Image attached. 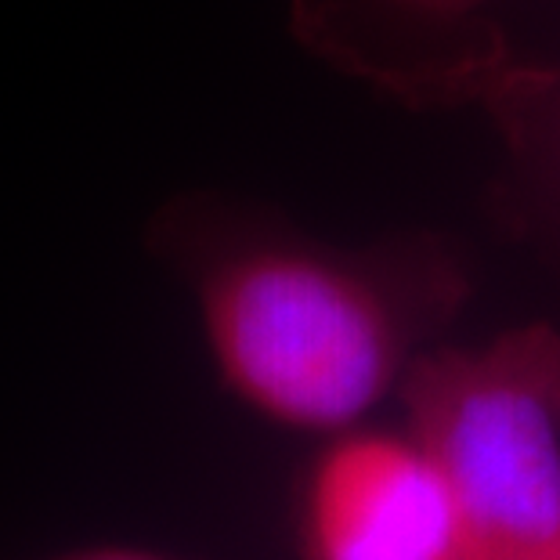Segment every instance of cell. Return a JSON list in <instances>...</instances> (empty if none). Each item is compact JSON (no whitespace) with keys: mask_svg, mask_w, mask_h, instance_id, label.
I'll return each mask as SVG.
<instances>
[{"mask_svg":"<svg viewBox=\"0 0 560 560\" xmlns=\"http://www.w3.org/2000/svg\"><path fill=\"white\" fill-rule=\"evenodd\" d=\"M163 235L192 282L213 373L243 409L329 438L401 390L412 315L376 271L213 210H177Z\"/></svg>","mask_w":560,"mask_h":560,"instance_id":"1","label":"cell"},{"mask_svg":"<svg viewBox=\"0 0 560 560\" xmlns=\"http://www.w3.org/2000/svg\"><path fill=\"white\" fill-rule=\"evenodd\" d=\"M401 401L459 510L470 560H560V332L524 326L420 354Z\"/></svg>","mask_w":560,"mask_h":560,"instance_id":"2","label":"cell"},{"mask_svg":"<svg viewBox=\"0 0 560 560\" xmlns=\"http://www.w3.org/2000/svg\"><path fill=\"white\" fill-rule=\"evenodd\" d=\"M301 560H470L459 510L409 427L322 438L293 499Z\"/></svg>","mask_w":560,"mask_h":560,"instance_id":"3","label":"cell"},{"mask_svg":"<svg viewBox=\"0 0 560 560\" xmlns=\"http://www.w3.org/2000/svg\"><path fill=\"white\" fill-rule=\"evenodd\" d=\"M51 560H185V557H171V553H163V550H149V546L102 542V546H83V550L58 553Z\"/></svg>","mask_w":560,"mask_h":560,"instance_id":"4","label":"cell"},{"mask_svg":"<svg viewBox=\"0 0 560 560\" xmlns=\"http://www.w3.org/2000/svg\"><path fill=\"white\" fill-rule=\"evenodd\" d=\"M384 4L409 11V15H423V19H459V15H470V11L485 8L488 0H384Z\"/></svg>","mask_w":560,"mask_h":560,"instance_id":"5","label":"cell"}]
</instances>
